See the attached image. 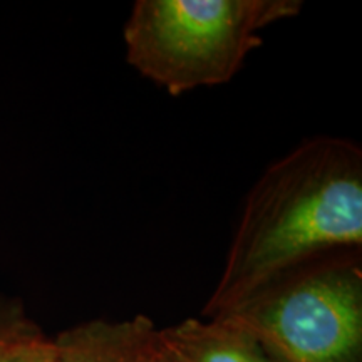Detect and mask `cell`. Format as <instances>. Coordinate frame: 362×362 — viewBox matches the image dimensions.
<instances>
[{
    "label": "cell",
    "instance_id": "7",
    "mask_svg": "<svg viewBox=\"0 0 362 362\" xmlns=\"http://www.w3.org/2000/svg\"><path fill=\"white\" fill-rule=\"evenodd\" d=\"M7 362H57V352L52 339L37 330L17 346Z\"/></svg>",
    "mask_w": 362,
    "mask_h": 362
},
{
    "label": "cell",
    "instance_id": "1",
    "mask_svg": "<svg viewBox=\"0 0 362 362\" xmlns=\"http://www.w3.org/2000/svg\"><path fill=\"white\" fill-rule=\"evenodd\" d=\"M362 245V149L317 136L274 161L247 194L203 315L228 314L324 253Z\"/></svg>",
    "mask_w": 362,
    "mask_h": 362
},
{
    "label": "cell",
    "instance_id": "3",
    "mask_svg": "<svg viewBox=\"0 0 362 362\" xmlns=\"http://www.w3.org/2000/svg\"><path fill=\"white\" fill-rule=\"evenodd\" d=\"M277 362H362V269L356 255L310 262L228 314Z\"/></svg>",
    "mask_w": 362,
    "mask_h": 362
},
{
    "label": "cell",
    "instance_id": "4",
    "mask_svg": "<svg viewBox=\"0 0 362 362\" xmlns=\"http://www.w3.org/2000/svg\"><path fill=\"white\" fill-rule=\"evenodd\" d=\"M158 330L146 315L117 322L94 319L62 330L52 341L57 362H148Z\"/></svg>",
    "mask_w": 362,
    "mask_h": 362
},
{
    "label": "cell",
    "instance_id": "6",
    "mask_svg": "<svg viewBox=\"0 0 362 362\" xmlns=\"http://www.w3.org/2000/svg\"><path fill=\"white\" fill-rule=\"evenodd\" d=\"M39 329L19 298L0 293V362H7L17 346Z\"/></svg>",
    "mask_w": 362,
    "mask_h": 362
},
{
    "label": "cell",
    "instance_id": "8",
    "mask_svg": "<svg viewBox=\"0 0 362 362\" xmlns=\"http://www.w3.org/2000/svg\"><path fill=\"white\" fill-rule=\"evenodd\" d=\"M148 362H187L181 357L178 352L171 349V347L161 339L160 330H158V339L153 347L151 354H149Z\"/></svg>",
    "mask_w": 362,
    "mask_h": 362
},
{
    "label": "cell",
    "instance_id": "2",
    "mask_svg": "<svg viewBox=\"0 0 362 362\" xmlns=\"http://www.w3.org/2000/svg\"><path fill=\"white\" fill-rule=\"evenodd\" d=\"M300 0H138L124 24L126 61L171 96L228 83L262 33Z\"/></svg>",
    "mask_w": 362,
    "mask_h": 362
},
{
    "label": "cell",
    "instance_id": "5",
    "mask_svg": "<svg viewBox=\"0 0 362 362\" xmlns=\"http://www.w3.org/2000/svg\"><path fill=\"white\" fill-rule=\"evenodd\" d=\"M160 334L187 362H277L252 334L223 319H187Z\"/></svg>",
    "mask_w": 362,
    "mask_h": 362
}]
</instances>
